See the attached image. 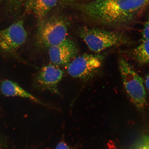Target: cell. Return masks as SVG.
<instances>
[{
  "label": "cell",
  "instance_id": "1",
  "mask_svg": "<svg viewBox=\"0 0 149 149\" xmlns=\"http://www.w3.org/2000/svg\"><path fill=\"white\" fill-rule=\"evenodd\" d=\"M89 21L102 25L122 26L133 22L149 7V0H95L68 5Z\"/></svg>",
  "mask_w": 149,
  "mask_h": 149
},
{
  "label": "cell",
  "instance_id": "2",
  "mask_svg": "<svg viewBox=\"0 0 149 149\" xmlns=\"http://www.w3.org/2000/svg\"><path fill=\"white\" fill-rule=\"evenodd\" d=\"M78 33L89 49L96 53L130 42V39L123 33L99 28L83 27L80 28Z\"/></svg>",
  "mask_w": 149,
  "mask_h": 149
},
{
  "label": "cell",
  "instance_id": "3",
  "mask_svg": "<svg viewBox=\"0 0 149 149\" xmlns=\"http://www.w3.org/2000/svg\"><path fill=\"white\" fill-rule=\"evenodd\" d=\"M119 70L127 93L139 111L142 110L146 104V93L142 78L134 70L123 58L118 61Z\"/></svg>",
  "mask_w": 149,
  "mask_h": 149
},
{
  "label": "cell",
  "instance_id": "4",
  "mask_svg": "<svg viewBox=\"0 0 149 149\" xmlns=\"http://www.w3.org/2000/svg\"><path fill=\"white\" fill-rule=\"evenodd\" d=\"M68 24L64 18L55 17L46 20L38 29V41L44 48L57 45L67 39Z\"/></svg>",
  "mask_w": 149,
  "mask_h": 149
},
{
  "label": "cell",
  "instance_id": "5",
  "mask_svg": "<svg viewBox=\"0 0 149 149\" xmlns=\"http://www.w3.org/2000/svg\"><path fill=\"white\" fill-rule=\"evenodd\" d=\"M102 55L84 54L78 56L68 66V72L72 77L86 81L92 77L101 66Z\"/></svg>",
  "mask_w": 149,
  "mask_h": 149
},
{
  "label": "cell",
  "instance_id": "6",
  "mask_svg": "<svg viewBox=\"0 0 149 149\" xmlns=\"http://www.w3.org/2000/svg\"><path fill=\"white\" fill-rule=\"evenodd\" d=\"M27 38L23 21L19 20L0 31V48L5 52H14L23 45Z\"/></svg>",
  "mask_w": 149,
  "mask_h": 149
},
{
  "label": "cell",
  "instance_id": "7",
  "mask_svg": "<svg viewBox=\"0 0 149 149\" xmlns=\"http://www.w3.org/2000/svg\"><path fill=\"white\" fill-rule=\"evenodd\" d=\"M64 72L59 67L53 64L45 65L36 74L34 80V86L40 90L49 91L61 95L58 85L62 79Z\"/></svg>",
  "mask_w": 149,
  "mask_h": 149
},
{
  "label": "cell",
  "instance_id": "8",
  "mask_svg": "<svg viewBox=\"0 0 149 149\" xmlns=\"http://www.w3.org/2000/svg\"><path fill=\"white\" fill-rule=\"evenodd\" d=\"M79 53L76 45L71 40L66 39L58 44L48 48V54L53 64L59 66H68Z\"/></svg>",
  "mask_w": 149,
  "mask_h": 149
},
{
  "label": "cell",
  "instance_id": "9",
  "mask_svg": "<svg viewBox=\"0 0 149 149\" xmlns=\"http://www.w3.org/2000/svg\"><path fill=\"white\" fill-rule=\"evenodd\" d=\"M58 0H28L26 9L32 13L37 19L38 29L46 20L48 13L56 6Z\"/></svg>",
  "mask_w": 149,
  "mask_h": 149
},
{
  "label": "cell",
  "instance_id": "10",
  "mask_svg": "<svg viewBox=\"0 0 149 149\" xmlns=\"http://www.w3.org/2000/svg\"><path fill=\"white\" fill-rule=\"evenodd\" d=\"M1 90L2 94L5 96H17L27 98L45 107H48L47 104L27 92L14 81L9 80L3 81L1 84Z\"/></svg>",
  "mask_w": 149,
  "mask_h": 149
},
{
  "label": "cell",
  "instance_id": "11",
  "mask_svg": "<svg viewBox=\"0 0 149 149\" xmlns=\"http://www.w3.org/2000/svg\"><path fill=\"white\" fill-rule=\"evenodd\" d=\"M132 55L140 65L149 64V40H143L133 50Z\"/></svg>",
  "mask_w": 149,
  "mask_h": 149
},
{
  "label": "cell",
  "instance_id": "12",
  "mask_svg": "<svg viewBox=\"0 0 149 149\" xmlns=\"http://www.w3.org/2000/svg\"><path fill=\"white\" fill-rule=\"evenodd\" d=\"M130 149H149V136L140 137L132 145Z\"/></svg>",
  "mask_w": 149,
  "mask_h": 149
},
{
  "label": "cell",
  "instance_id": "13",
  "mask_svg": "<svg viewBox=\"0 0 149 149\" xmlns=\"http://www.w3.org/2000/svg\"><path fill=\"white\" fill-rule=\"evenodd\" d=\"M142 35L144 40H149V19L144 24Z\"/></svg>",
  "mask_w": 149,
  "mask_h": 149
},
{
  "label": "cell",
  "instance_id": "14",
  "mask_svg": "<svg viewBox=\"0 0 149 149\" xmlns=\"http://www.w3.org/2000/svg\"><path fill=\"white\" fill-rule=\"evenodd\" d=\"M56 149H72L64 141H61L57 144Z\"/></svg>",
  "mask_w": 149,
  "mask_h": 149
},
{
  "label": "cell",
  "instance_id": "15",
  "mask_svg": "<svg viewBox=\"0 0 149 149\" xmlns=\"http://www.w3.org/2000/svg\"><path fill=\"white\" fill-rule=\"evenodd\" d=\"M83 1V0H61L63 3L64 4L68 5L70 4V3H76L78 1Z\"/></svg>",
  "mask_w": 149,
  "mask_h": 149
},
{
  "label": "cell",
  "instance_id": "16",
  "mask_svg": "<svg viewBox=\"0 0 149 149\" xmlns=\"http://www.w3.org/2000/svg\"><path fill=\"white\" fill-rule=\"evenodd\" d=\"M145 85L147 89L149 91V74L146 76L145 80Z\"/></svg>",
  "mask_w": 149,
  "mask_h": 149
},
{
  "label": "cell",
  "instance_id": "17",
  "mask_svg": "<svg viewBox=\"0 0 149 149\" xmlns=\"http://www.w3.org/2000/svg\"><path fill=\"white\" fill-rule=\"evenodd\" d=\"M0 149H2L1 144V141H0Z\"/></svg>",
  "mask_w": 149,
  "mask_h": 149
},
{
  "label": "cell",
  "instance_id": "18",
  "mask_svg": "<svg viewBox=\"0 0 149 149\" xmlns=\"http://www.w3.org/2000/svg\"><path fill=\"white\" fill-rule=\"evenodd\" d=\"M10 1H19V0H10Z\"/></svg>",
  "mask_w": 149,
  "mask_h": 149
},
{
  "label": "cell",
  "instance_id": "19",
  "mask_svg": "<svg viewBox=\"0 0 149 149\" xmlns=\"http://www.w3.org/2000/svg\"><path fill=\"white\" fill-rule=\"evenodd\" d=\"M0 1H1V0H0Z\"/></svg>",
  "mask_w": 149,
  "mask_h": 149
}]
</instances>
